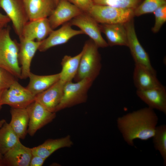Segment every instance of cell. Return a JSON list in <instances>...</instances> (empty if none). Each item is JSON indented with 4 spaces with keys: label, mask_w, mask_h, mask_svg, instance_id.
Returning a JSON list of instances; mask_svg holds the SVG:
<instances>
[{
    "label": "cell",
    "mask_w": 166,
    "mask_h": 166,
    "mask_svg": "<svg viewBox=\"0 0 166 166\" xmlns=\"http://www.w3.org/2000/svg\"><path fill=\"white\" fill-rule=\"evenodd\" d=\"M136 94L148 107L166 114V90L164 86L145 90H136Z\"/></svg>",
    "instance_id": "2e32d148"
},
{
    "label": "cell",
    "mask_w": 166,
    "mask_h": 166,
    "mask_svg": "<svg viewBox=\"0 0 166 166\" xmlns=\"http://www.w3.org/2000/svg\"><path fill=\"white\" fill-rule=\"evenodd\" d=\"M71 136L56 139H48L42 144L32 148L33 154L38 155L46 159L57 150L62 148H69L73 145Z\"/></svg>",
    "instance_id": "44dd1931"
},
{
    "label": "cell",
    "mask_w": 166,
    "mask_h": 166,
    "mask_svg": "<svg viewBox=\"0 0 166 166\" xmlns=\"http://www.w3.org/2000/svg\"><path fill=\"white\" fill-rule=\"evenodd\" d=\"M98 47L91 39L84 45L77 73L74 80L77 82L85 78L94 81L99 75L101 69V58Z\"/></svg>",
    "instance_id": "3957f363"
},
{
    "label": "cell",
    "mask_w": 166,
    "mask_h": 166,
    "mask_svg": "<svg viewBox=\"0 0 166 166\" xmlns=\"http://www.w3.org/2000/svg\"><path fill=\"white\" fill-rule=\"evenodd\" d=\"M153 13L155 17V22L152 30L153 33H156L166 22V4L159 7Z\"/></svg>",
    "instance_id": "f546056e"
},
{
    "label": "cell",
    "mask_w": 166,
    "mask_h": 166,
    "mask_svg": "<svg viewBox=\"0 0 166 166\" xmlns=\"http://www.w3.org/2000/svg\"><path fill=\"white\" fill-rule=\"evenodd\" d=\"M144 0H93L94 4L135 10Z\"/></svg>",
    "instance_id": "4316f807"
},
{
    "label": "cell",
    "mask_w": 166,
    "mask_h": 166,
    "mask_svg": "<svg viewBox=\"0 0 166 166\" xmlns=\"http://www.w3.org/2000/svg\"><path fill=\"white\" fill-rule=\"evenodd\" d=\"M33 155L31 148L20 141L3 155L4 166H29Z\"/></svg>",
    "instance_id": "e0dca14e"
},
{
    "label": "cell",
    "mask_w": 166,
    "mask_h": 166,
    "mask_svg": "<svg viewBox=\"0 0 166 166\" xmlns=\"http://www.w3.org/2000/svg\"><path fill=\"white\" fill-rule=\"evenodd\" d=\"M133 80L137 90H145L163 86L157 77L156 73L138 65L135 64Z\"/></svg>",
    "instance_id": "ac0fdd59"
},
{
    "label": "cell",
    "mask_w": 166,
    "mask_h": 166,
    "mask_svg": "<svg viewBox=\"0 0 166 166\" xmlns=\"http://www.w3.org/2000/svg\"><path fill=\"white\" fill-rule=\"evenodd\" d=\"M20 141V138L6 121L0 128V153L3 156Z\"/></svg>",
    "instance_id": "d4e9b609"
},
{
    "label": "cell",
    "mask_w": 166,
    "mask_h": 166,
    "mask_svg": "<svg viewBox=\"0 0 166 166\" xmlns=\"http://www.w3.org/2000/svg\"><path fill=\"white\" fill-rule=\"evenodd\" d=\"M60 0H53L56 6L57 5Z\"/></svg>",
    "instance_id": "e575fe53"
},
{
    "label": "cell",
    "mask_w": 166,
    "mask_h": 166,
    "mask_svg": "<svg viewBox=\"0 0 166 166\" xmlns=\"http://www.w3.org/2000/svg\"><path fill=\"white\" fill-rule=\"evenodd\" d=\"M153 143L156 150L158 151L166 165V125L156 126L153 136Z\"/></svg>",
    "instance_id": "484cf974"
},
{
    "label": "cell",
    "mask_w": 166,
    "mask_h": 166,
    "mask_svg": "<svg viewBox=\"0 0 166 166\" xmlns=\"http://www.w3.org/2000/svg\"><path fill=\"white\" fill-rule=\"evenodd\" d=\"M45 160L38 155L33 154L29 166H42Z\"/></svg>",
    "instance_id": "1f68e13d"
},
{
    "label": "cell",
    "mask_w": 166,
    "mask_h": 166,
    "mask_svg": "<svg viewBox=\"0 0 166 166\" xmlns=\"http://www.w3.org/2000/svg\"><path fill=\"white\" fill-rule=\"evenodd\" d=\"M6 121V120L4 119H2L0 120V128L2 126L3 124ZM3 156L0 153V161L3 164Z\"/></svg>",
    "instance_id": "836d02e7"
},
{
    "label": "cell",
    "mask_w": 166,
    "mask_h": 166,
    "mask_svg": "<svg viewBox=\"0 0 166 166\" xmlns=\"http://www.w3.org/2000/svg\"><path fill=\"white\" fill-rule=\"evenodd\" d=\"M19 43L18 58L21 65V79L28 78L31 72V61L42 42L21 38Z\"/></svg>",
    "instance_id": "4fadbf2b"
},
{
    "label": "cell",
    "mask_w": 166,
    "mask_h": 166,
    "mask_svg": "<svg viewBox=\"0 0 166 166\" xmlns=\"http://www.w3.org/2000/svg\"><path fill=\"white\" fill-rule=\"evenodd\" d=\"M94 81L89 78L73 82L65 83L61 101L57 107L56 113L62 109L85 103L88 99V92Z\"/></svg>",
    "instance_id": "277c9868"
},
{
    "label": "cell",
    "mask_w": 166,
    "mask_h": 166,
    "mask_svg": "<svg viewBox=\"0 0 166 166\" xmlns=\"http://www.w3.org/2000/svg\"><path fill=\"white\" fill-rule=\"evenodd\" d=\"M69 22L62 25L59 29L53 30L49 35L42 42L38 50L45 52L49 49L67 43L73 37L84 34L81 30L73 29Z\"/></svg>",
    "instance_id": "8fae6325"
},
{
    "label": "cell",
    "mask_w": 166,
    "mask_h": 166,
    "mask_svg": "<svg viewBox=\"0 0 166 166\" xmlns=\"http://www.w3.org/2000/svg\"><path fill=\"white\" fill-rule=\"evenodd\" d=\"M99 26L101 32L105 35L109 46L128 47L127 31L124 23L101 24Z\"/></svg>",
    "instance_id": "ffe728a7"
},
{
    "label": "cell",
    "mask_w": 166,
    "mask_h": 166,
    "mask_svg": "<svg viewBox=\"0 0 166 166\" xmlns=\"http://www.w3.org/2000/svg\"><path fill=\"white\" fill-rule=\"evenodd\" d=\"M158 120L154 109L148 107L118 117L117 124L124 140L133 146L135 139L147 140L153 137Z\"/></svg>",
    "instance_id": "6da1fadb"
},
{
    "label": "cell",
    "mask_w": 166,
    "mask_h": 166,
    "mask_svg": "<svg viewBox=\"0 0 166 166\" xmlns=\"http://www.w3.org/2000/svg\"><path fill=\"white\" fill-rule=\"evenodd\" d=\"M29 20L48 18L56 5L53 0H23Z\"/></svg>",
    "instance_id": "d6986e66"
},
{
    "label": "cell",
    "mask_w": 166,
    "mask_h": 166,
    "mask_svg": "<svg viewBox=\"0 0 166 166\" xmlns=\"http://www.w3.org/2000/svg\"><path fill=\"white\" fill-rule=\"evenodd\" d=\"M165 4L166 0H144L134 10L135 16L153 13L157 8Z\"/></svg>",
    "instance_id": "83f0119b"
},
{
    "label": "cell",
    "mask_w": 166,
    "mask_h": 166,
    "mask_svg": "<svg viewBox=\"0 0 166 166\" xmlns=\"http://www.w3.org/2000/svg\"><path fill=\"white\" fill-rule=\"evenodd\" d=\"M0 8L12 22L14 31L20 39L23 27L29 21L23 0H0Z\"/></svg>",
    "instance_id": "52a82bcc"
},
{
    "label": "cell",
    "mask_w": 166,
    "mask_h": 166,
    "mask_svg": "<svg viewBox=\"0 0 166 166\" xmlns=\"http://www.w3.org/2000/svg\"><path fill=\"white\" fill-rule=\"evenodd\" d=\"M53 30L48 18L29 20L23 27L21 38L41 42Z\"/></svg>",
    "instance_id": "9a60e30c"
},
{
    "label": "cell",
    "mask_w": 166,
    "mask_h": 166,
    "mask_svg": "<svg viewBox=\"0 0 166 166\" xmlns=\"http://www.w3.org/2000/svg\"><path fill=\"white\" fill-rule=\"evenodd\" d=\"M35 101V96L16 80L3 93L1 104L14 108H26Z\"/></svg>",
    "instance_id": "8992f818"
},
{
    "label": "cell",
    "mask_w": 166,
    "mask_h": 166,
    "mask_svg": "<svg viewBox=\"0 0 166 166\" xmlns=\"http://www.w3.org/2000/svg\"><path fill=\"white\" fill-rule=\"evenodd\" d=\"M72 26L79 27L84 34L88 35L98 48L109 46L103 38L98 23L89 14L83 12L69 22Z\"/></svg>",
    "instance_id": "9c48e42d"
},
{
    "label": "cell",
    "mask_w": 166,
    "mask_h": 166,
    "mask_svg": "<svg viewBox=\"0 0 166 166\" xmlns=\"http://www.w3.org/2000/svg\"><path fill=\"white\" fill-rule=\"evenodd\" d=\"M83 12L67 0H60L48 18L52 29L54 30Z\"/></svg>",
    "instance_id": "7c38bea8"
},
{
    "label": "cell",
    "mask_w": 166,
    "mask_h": 166,
    "mask_svg": "<svg viewBox=\"0 0 166 166\" xmlns=\"http://www.w3.org/2000/svg\"><path fill=\"white\" fill-rule=\"evenodd\" d=\"M83 12L87 13L94 5L93 0H67Z\"/></svg>",
    "instance_id": "4dcf8cb0"
},
{
    "label": "cell",
    "mask_w": 166,
    "mask_h": 166,
    "mask_svg": "<svg viewBox=\"0 0 166 166\" xmlns=\"http://www.w3.org/2000/svg\"><path fill=\"white\" fill-rule=\"evenodd\" d=\"M87 13L101 24L125 23L135 16L134 9L96 4Z\"/></svg>",
    "instance_id": "5b68a950"
},
{
    "label": "cell",
    "mask_w": 166,
    "mask_h": 166,
    "mask_svg": "<svg viewBox=\"0 0 166 166\" xmlns=\"http://www.w3.org/2000/svg\"><path fill=\"white\" fill-rule=\"evenodd\" d=\"M11 119L9 124L20 139L25 138L27 133L29 116L26 108L11 107Z\"/></svg>",
    "instance_id": "603a6c76"
},
{
    "label": "cell",
    "mask_w": 166,
    "mask_h": 166,
    "mask_svg": "<svg viewBox=\"0 0 166 166\" xmlns=\"http://www.w3.org/2000/svg\"><path fill=\"white\" fill-rule=\"evenodd\" d=\"M82 54L81 51L73 57L65 55L62 59V69L59 73L60 79L65 83L72 81L77 72L80 59Z\"/></svg>",
    "instance_id": "cb8c5ba5"
},
{
    "label": "cell",
    "mask_w": 166,
    "mask_h": 166,
    "mask_svg": "<svg viewBox=\"0 0 166 166\" xmlns=\"http://www.w3.org/2000/svg\"><path fill=\"white\" fill-rule=\"evenodd\" d=\"M17 79L10 73L0 67V111L2 107L1 99L3 93L9 89Z\"/></svg>",
    "instance_id": "f1b7e54d"
},
{
    "label": "cell",
    "mask_w": 166,
    "mask_h": 166,
    "mask_svg": "<svg viewBox=\"0 0 166 166\" xmlns=\"http://www.w3.org/2000/svg\"><path fill=\"white\" fill-rule=\"evenodd\" d=\"M10 22V18L6 15L3 14L0 12V25L2 27H6L8 24Z\"/></svg>",
    "instance_id": "d6a6232c"
},
{
    "label": "cell",
    "mask_w": 166,
    "mask_h": 166,
    "mask_svg": "<svg viewBox=\"0 0 166 166\" xmlns=\"http://www.w3.org/2000/svg\"><path fill=\"white\" fill-rule=\"evenodd\" d=\"M2 27L0 25V29Z\"/></svg>",
    "instance_id": "d590c367"
},
{
    "label": "cell",
    "mask_w": 166,
    "mask_h": 166,
    "mask_svg": "<svg viewBox=\"0 0 166 166\" xmlns=\"http://www.w3.org/2000/svg\"><path fill=\"white\" fill-rule=\"evenodd\" d=\"M10 30L9 26L0 29V67L21 79V67L18 58L19 43L11 38Z\"/></svg>",
    "instance_id": "7a4b0ae2"
},
{
    "label": "cell",
    "mask_w": 166,
    "mask_h": 166,
    "mask_svg": "<svg viewBox=\"0 0 166 166\" xmlns=\"http://www.w3.org/2000/svg\"><path fill=\"white\" fill-rule=\"evenodd\" d=\"M29 83L26 88L34 96L47 89L60 79V73L47 75H39L30 72Z\"/></svg>",
    "instance_id": "7402d4cb"
},
{
    "label": "cell",
    "mask_w": 166,
    "mask_h": 166,
    "mask_svg": "<svg viewBox=\"0 0 166 166\" xmlns=\"http://www.w3.org/2000/svg\"><path fill=\"white\" fill-rule=\"evenodd\" d=\"M29 122L27 133L33 136L37 131L51 122L56 117V113L51 112L35 101L26 108Z\"/></svg>",
    "instance_id": "30bf717a"
},
{
    "label": "cell",
    "mask_w": 166,
    "mask_h": 166,
    "mask_svg": "<svg viewBox=\"0 0 166 166\" xmlns=\"http://www.w3.org/2000/svg\"><path fill=\"white\" fill-rule=\"evenodd\" d=\"M66 83L60 79L51 86L35 96V101L48 111L56 113L61 100Z\"/></svg>",
    "instance_id": "5bb4252c"
},
{
    "label": "cell",
    "mask_w": 166,
    "mask_h": 166,
    "mask_svg": "<svg viewBox=\"0 0 166 166\" xmlns=\"http://www.w3.org/2000/svg\"><path fill=\"white\" fill-rule=\"evenodd\" d=\"M124 24L127 31L128 47L129 48L135 64L140 65L156 73V71L151 65L148 53L138 39L133 18Z\"/></svg>",
    "instance_id": "ba28073f"
}]
</instances>
